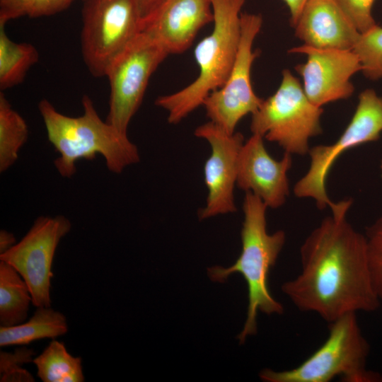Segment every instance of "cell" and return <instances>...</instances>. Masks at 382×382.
<instances>
[{"label": "cell", "instance_id": "obj_8", "mask_svg": "<svg viewBox=\"0 0 382 382\" xmlns=\"http://www.w3.org/2000/svg\"><path fill=\"white\" fill-rule=\"evenodd\" d=\"M381 133L382 98L368 88L359 94L355 112L340 137L331 144L310 149L308 169L294 187L296 197L313 199L319 209L335 208L337 202L330 199L325 186L334 163L348 149L376 141Z\"/></svg>", "mask_w": 382, "mask_h": 382}, {"label": "cell", "instance_id": "obj_26", "mask_svg": "<svg viewBox=\"0 0 382 382\" xmlns=\"http://www.w3.org/2000/svg\"><path fill=\"white\" fill-rule=\"evenodd\" d=\"M35 352L32 349L22 347L17 348L14 352L1 351L0 352V373L20 367L24 364L33 362Z\"/></svg>", "mask_w": 382, "mask_h": 382}, {"label": "cell", "instance_id": "obj_18", "mask_svg": "<svg viewBox=\"0 0 382 382\" xmlns=\"http://www.w3.org/2000/svg\"><path fill=\"white\" fill-rule=\"evenodd\" d=\"M32 296L20 274L0 260V325L10 327L23 323L28 318Z\"/></svg>", "mask_w": 382, "mask_h": 382}, {"label": "cell", "instance_id": "obj_6", "mask_svg": "<svg viewBox=\"0 0 382 382\" xmlns=\"http://www.w3.org/2000/svg\"><path fill=\"white\" fill-rule=\"evenodd\" d=\"M323 112L308 100L299 80L284 69L278 89L252 115L250 130L286 153L303 156L311 149L309 139L322 133Z\"/></svg>", "mask_w": 382, "mask_h": 382}, {"label": "cell", "instance_id": "obj_15", "mask_svg": "<svg viewBox=\"0 0 382 382\" xmlns=\"http://www.w3.org/2000/svg\"><path fill=\"white\" fill-rule=\"evenodd\" d=\"M213 20L212 0H163L142 20L141 30L158 40L168 54H181Z\"/></svg>", "mask_w": 382, "mask_h": 382}, {"label": "cell", "instance_id": "obj_29", "mask_svg": "<svg viewBox=\"0 0 382 382\" xmlns=\"http://www.w3.org/2000/svg\"><path fill=\"white\" fill-rule=\"evenodd\" d=\"M290 12V22L294 26L301 15V13L308 0H283Z\"/></svg>", "mask_w": 382, "mask_h": 382}, {"label": "cell", "instance_id": "obj_5", "mask_svg": "<svg viewBox=\"0 0 382 382\" xmlns=\"http://www.w3.org/2000/svg\"><path fill=\"white\" fill-rule=\"evenodd\" d=\"M323 344L298 366L281 371L265 369L260 378L266 382H376L379 374L369 370V344L357 313H348L328 323Z\"/></svg>", "mask_w": 382, "mask_h": 382}, {"label": "cell", "instance_id": "obj_3", "mask_svg": "<svg viewBox=\"0 0 382 382\" xmlns=\"http://www.w3.org/2000/svg\"><path fill=\"white\" fill-rule=\"evenodd\" d=\"M268 207L256 195L246 192L243 200L244 220L241 231L242 250L236 262L229 267L221 266L207 269L209 278L224 282L233 273H240L248 288V305L243 328L237 338L240 344L257 333V313L282 314V304L271 294L267 277L282 251L286 234L282 230L273 233L267 231L266 212Z\"/></svg>", "mask_w": 382, "mask_h": 382}, {"label": "cell", "instance_id": "obj_4", "mask_svg": "<svg viewBox=\"0 0 382 382\" xmlns=\"http://www.w3.org/2000/svg\"><path fill=\"white\" fill-rule=\"evenodd\" d=\"M245 0H212L214 28L196 46L194 54L199 72L188 86L156 99L168 112V122L177 124L201 105L227 80L241 39V9Z\"/></svg>", "mask_w": 382, "mask_h": 382}, {"label": "cell", "instance_id": "obj_32", "mask_svg": "<svg viewBox=\"0 0 382 382\" xmlns=\"http://www.w3.org/2000/svg\"><path fill=\"white\" fill-rule=\"evenodd\" d=\"M378 381L382 382V368L381 371L379 373V380Z\"/></svg>", "mask_w": 382, "mask_h": 382}, {"label": "cell", "instance_id": "obj_17", "mask_svg": "<svg viewBox=\"0 0 382 382\" xmlns=\"http://www.w3.org/2000/svg\"><path fill=\"white\" fill-rule=\"evenodd\" d=\"M68 325L65 316L50 307H37L29 320L10 326L0 327V346L26 345L44 338H56L65 335Z\"/></svg>", "mask_w": 382, "mask_h": 382}, {"label": "cell", "instance_id": "obj_22", "mask_svg": "<svg viewBox=\"0 0 382 382\" xmlns=\"http://www.w3.org/2000/svg\"><path fill=\"white\" fill-rule=\"evenodd\" d=\"M352 50L358 56L361 72L371 80L382 78V27L377 24L360 33Z\"/></svg>", "mask_w": 382, "mask_h": 382}, {"label": "cell", "instance_id": "obj_33", "mask_svg": "<svg viewBox=\"0 0 382 382\" xmlns=\"http://www.w3.org/2000/svg\"><path fill=\"white\" fill-rule=\"evenodd\" d=\"M380 169L382 171V160L381 161V163H380Z\"/></svg>", "mask_w": 382, "mask_h": 382}, {"label": "cell", "instance_id": "obj_30", "mask_svg": "<svg viewBox=\"0 0 382 382\" xmlns=\"http://www.w3.org/2000/svg\"><path fill=\"white\" fill-rule=\"evenodd\" d=\"M163 0H137L142 20L151 14Z\"/></svg>", "mask_w": 382, "mask_h": 382}, {"label": "cell", "instance_id": "obj_27", "mask_svg": "<svg viewBox=\"0 0 382 382\" xmlns=\"http://www.w3.org/2000/svg\"><path fill=\"white\" fill-rule=\"evenodd\" d=\"M74 0H36L28 16L38 18L54 15L67 8Z\"/></svg>", "mask_w": 382, "mask_h": 382}, {"label": "cell", "instance_id": "obj_21", "mask_svg": "<svg viewBox=\"0 0 382 382\" xmlns=\"http://www.w3.org/2000/svg\"><path fill=\"white\" fill-rule=\"evenodd\" d=\"M28 136V125L22 116L0 93V171L13 166Z\"/></svg>", "mask_w": 382, "mask_h": 382}, {"label": "cell", "instance_id": "obj_11", "mask_svg": "<svg viewBox=\"0 0 382 382\" xmlns=\"http://www.w3.org/2000/svg\"><path fill=\"white\" fill-rule=\"evenodd\" d=\"M71 228V221L62 215L40 216L18 243L0 254V260L11 265L26 282L35 307L51 306L55 251Z\"/></svg>", "mask_w": 382, "mask_h": 382}, {"label": "cell", "instance_id": "obj_20", "mask_svg": "<svg viewBox=\"0 0 382 382\" xmlns=\"http://www.w3.org/2000/svg\"><path fill=\"white\" fill-rule=\"evenodd\" d=\"M37 375L43 382H83L81 358L69 354L63 342L52 340L33 359Z\"/></svg>", "mask_w": 382, "mask_h": 382}, {"label": "cell", "instance_id": "obj_7", "mask_svg": "<svg viewBox=\"0 0 382 382\" xmlns=\"http://www.w3.org/2000/svg\"><path fill=\"white\" fill-rule=\"evenodd\" d=\"M81 48L94 77L105 76L113 61L141 31L137 0H83Z\"/></svg>", "mask_w": 382, "mask_h": 382}, {"label": "cell", "instance_id": "obj_2", "mask_svg": "<svg viewBox=\"0 0 382 382\" xmlns=\"http://www.w3.org/2000/svg\"><path fill=\"white\" fill-rule=\"evenodd\" d=\"M82 105V115L70 117L57 111L47 99L38 103L48 139L59 154L54 163L62 176L71 177L76 171V161L93 160L97 154L115 173L139 162L137 146L127 134L100 117L88 96H83Z\"/></svg>", "mask_w": 382, "mask_h": 382}, {"label": "cell", "instance_id": "obj_31", "mask_svg": "<svg viewBox=\"0 0 382 382\" xmlns=\"http://www.w3.org/2000/svg\"><path fill=\"white\" fill-rule=\"evenodd\" d=\"M16 238L13 233L6 230L0 231V254L5 253L15 244Z\"/></svg>", "mask_w": 382, "mask_h": 382}, {"label": "cell", "instance_id": "obj_19", "mask_svg": "<svg viewBox=\"0 0 382 382\" xmlns=\"http://www.w3.org/2000/svg\"><path fill=\"white\" fill-rule=\"evenodd\" d=\"M39 60L37 48L28 42H16L0 23V89L4 91L22 83Z\"/></svg>", "mask_w": 382, "mask_h": 382}, {"label": "cell", "instance_id": "obj_25", "mask_svg": "<svg viewBox=\"0 0 382 382\" xmlns=\"http://www.w3.org/2000/svg\"><path fill=\"white\" fill-rule=\"evenodd\" d=\"M36 0H0V23L28 16Z\"/></svg>", "mask_w": 382, "mask_h": 382}, {"label": "cell", "instance_id": "obj_23", "mask_svg": "<svg viewBox=\"0 0 382 382\" xmlns=\"http://www.w3.org/2000/svg\"><path fill=\"white\" fill-rule=\"evenodd\" d=\"M364 235L373 284L382 301V214L366 228Z\"/></svg>", "mask_w": 382, "mask_h": 382}, {"label": "cell", "instance_id": "obj_9", "mask_svg": "<svg viewBox=\"0 0 382 382\" xmlns=\"http://www.w3.org/2000/svg\"><path fill=\"white\" fill-rule=\"evenodd\" d=\"M151 34L142 30L113 61L105 76L110 84L107 122L127 134L129 124L139 108L149 81L168 56Z\"/></svg>", "mask_w": 382, "mask_h": 382}, {"label": "cell", "instance_id": "obj_28", "mask_svg": "<svg viewBox=\"0 0 382 382\" xmlns=\"http://www.w3.org/2000/svg\"><path fill=\"white\" fill-rule=\"evenodd\" d=\"M1 382H33V376L21 366L8 370L1 374Z\"/></svg>", "mask_w": 382, "mask_h": 382}, {"label": "cell", "instance_id": "obj_16", "mask_svg": "<svg viewBox=\"0 0 382 382\" xmlns=\"http://www.w3.org/2000/svg\"><path fill=\"white\" fill-rule=\"evenodd\" d=\"M305 45L352 50L360 33L335 0H308L294 26Z\"/></svg>", "mask_w": 382, "mask_h": 382}, {"label": "cell", "instance_id": "obj_13", "mask_svg": "<svg viewBox=\"0 0 382 382\" xmlns=\"http://www.w3.org/2000/svg\"><path fill=\"white\" fill-rule=\"evenodd\" d=\"M289 53L307 56L305 63L297 64L296 71L303 80V88L315 105H323L349 98L354 90L351 77L362 66L352 50L318 48L307 45L292 47Z\"/></svg>", "mask_w": 382, "mask_h": 382}, {"label": "cell", "instance_id": "obj_14", "mask_svg": "<svg viewBox=\"0 0 382 382\" xmlns=\"http://www.w3.org/2000/svg\"><path fill=\"white\" fill-rule=\"evenodd\" d=\"M291 166V154L284 152L280 160H275L266 149L264 137L253 134L239 154L236 185L258 197L268 208H279L289 195Z\"/></svg>", "mask_w": 382, "mask_h": 382}, {"label": "cell", "instance_id": "obj_24", "mask_svg": "<svg viewBox=\"0 0 382 382\" xmlns=\"http://www.w3.org/2000/svg\"><path fill=\"white\" fill-rule=\"evenodd\" d=\"M335 1L360 33L376 25L371 11L375 0Z\"/></svg>", "mask_w": 382, "mask_h": 382}, {"label": "cell", "instance_id": "obj_1", "mask_svg": "<svg viewBox=\"0 0 382 382\" xmlns=\"http://www.w3.org/2000/svg\"><path fill=\"white\" fill-rule=\"evenodd\" d=\"M351 199L340 201L331 215L308 234L300 248L301 272L282 286L300 311L328 323L348 313L374 312L381 300L369 269L364 234L347 219Z\"/></svg>", "mask_w": 382, "mask_h": 382}, {"label": "cell", "instance_id": "obj_12", "mask_svg": "<svg viewBox=\"0 0 382 382\" xmlns=\"http://www.w3.org/2000/svg\"><path fill=\"white\" fill-rule=\"evenodd\" d=\"M195 135L205 139L211 147L204 168L207 197L205 206L199 212V219L235 212L233 190L243 135L228 133L211 121L197 127Z\"/></svg>", "mask_w": 382, "mask_h": 382}, {"label": "cell", "instance_id": "obj_10", "mask_svg": "<svg viewBox=\"0 0 382 382\" xmlns=\"http://www.w3.org/2000/svg\"><path fill=\"white\" fill-rule=\"evenodd\" d=\"M262 25L261 15L241 13V39L233 68L225 83L203 103L209 121L230 134L236 132L241 119L254 114L263 102L254 92L250 79L252 65L257 56L253 45Z\"/></svg>", "mask_w": 382, "mask_h": 382}]
</instances>
